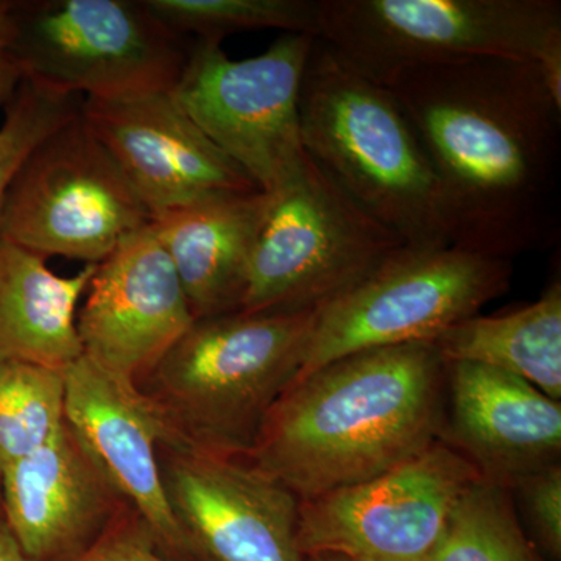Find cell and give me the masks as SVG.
Masks as SVG:
<instances>
[{
    "label": "cell",
    "instance_id": "4316f807",
    "mask_svg": "<svg viewBox=\"0 0 561 561\" xmlns=\"http://www.w3.org/2000/svg\"><path fill=\"white\" fill-rule=\"evenodd\" d=\"M16 3L14 0H0V108L3 110L13 101L22 81L14 54Z\"/></svg>",
    "mask_w": 561,
    "mask_h": 561
},
{
    "label": "cell",
    "instance_id": "ffe728a7",
    "mask_svg": "<svg viewBox=\"0 0 561 561\" xmlns=\"http://www.w3.org/2000/svg\"><path fill=\"white\" fill-rule=\"evenodd\" d=\"M446 364L471 362L537 387L561 400V284L537 301L502 316H474L435 339Z\"/></svg>",
    "mask_w": 561,
    "mask_h": 561
},
{
    "label": "cell",
    "instance_id": "7c38bea8",
    "mask_svg": "<svg viewBox=\"0 0 561 561\" xmlns=\"http://www.w3.org/2000/svg\"><path fill=\"white\" fill-rule=\"evenodd\" d=\"M173 516L198 561H306L298 546L300 500L241 457L160 443Z\"/></svg>",
    "mask_w": 561,
    "mask_h": 561
},
{
    "label": "cell",
    "instance_id": "52a82bcc",
    "mask_svg": "<svg viewBox=\"0 0 561 561\" xmlns=\"http://www.w3.org/2000/svg\"><path fill=\"white\" fill-rule=\"evenodd\" d=\"M190 46L142 0L16 3L14 54L22 80L65 94L113 102L171 92Z\"/></svg>",
    "mask_w": 561,
    "mask_h": 561
},
{
    "label": "cell",
    "instance_id": "5b68a950",
    "mask_svg": "<svg viewBox=\"0 0 561 561\" xmlns=\"http://www.w3.org/2000/svg\"><path fill=\"white\" fill-rule=\"evenodd\" d=\"M319 36L383 83L470 58L540 62L561 47L559 0H319Z\"/></svg>",
    "mask_w": 561,
    "mask_h": 561
},
{
    "label": "cell",
    "instance_id": "ac0fdd59",
    "mask_svg": "<svg viewBox=\"0 0 561 561\" xmlns=\"http://www.w3.org/2000/svg\"><path fill=\"white\" fill-rule=\"evenodd\" d=\"M268 195L224 194L151 220L195 320L241 312Z\"/></svg>",
    "mask_w": 561,
    "mask_h": 561
},
{
    "label": "cell",
    "instance_id": "e0dca14e",
    "mask_svg": "<svg viewBox=\"0 0 561 561\" xmlns=\"http://www.w3.org/2000/svg\"><path fill=\"white\" fill-rule=\"evenodd\" d=\"M66 421L39 451L0 471V513L33 561H68L127 511Z\"/></svg>",
    "mask_w": 561,
    "mask_h": 561
},
{
    "label": "cell",
    "instance_id": "3957f363",
    "mask_svg": "<svg viewBox=\"0 0 561 561\" xmlns=\"http://www.w3.org/2000/svg\"><path fill=\"white\" fill-rule=\"evenodd\" d=\"M317 312H234L195 320L138 383L165 440L247 457L280 394L297 379Z\"/></svg>",
    "mask_w": 561,
    "mask_h": 561
},
{
    "label": "cell",
    "instance_id": "f1b7e54d",
    "mask_svg": "<svg viewBox=\"0 0 561 561\" xmlns=\"http://www.w3.org/2000/svg\"><path fill=\"white\" fill-rule=\"evenodd\" d=\"M306 561H351L346 557L335 556V553H313L306 557Z\"/></svg>",
    "mask_w": 561,
    "mask_h": 561
},
{
    "label": "cell",
    "instance_id": "277c9868",
    "mask_svg": "<svg viewBox=\"0 0 561 561\" xmlns=\"http://www.w3.org/2000/svg\"><path fill=\"white\" fill-rule=\"evenodd\" d=\"M298 110L306 153L373 219L408 247L449 245L430 158L386 84L316 38Z\"/></svg>",
    "mask_w": 561,
    "mask_h": 561
},
{
    "label": "cell",
    "instance_id": "5bb4252c",
    "mask_svg": "<svg viewBox=\"0 0 561 561\" xmlns=\"http://www.w3.org/2000/svg\"><path fill=\"white\" fill-rule=\"evenodd\" d=\"M80 114L151 220L216 195L260 191L181 110L172 92L128 101L83 99Z\"/></svg>",
    "mask_w": 561,
    "mask_h": 561
},
{
    "label": "cell",
    "instance_id": "30bf717a",
    "mask_svg": "<svg viewBox=\"0 0 561 561\" xmlns=\"http://www.w3.org/2000/svg\"><path fill=\"white\" fill-rule=\"evenodd\" d=\"M150 224L149 209L79 113L22 165L7 198L0 238L44 260L99 265Z\"/></svg>",
    "mask_w": 561,
    "mask_h": 561
},
{
    "label": "cell",
    "instance_id": "d4e9b609",
    "mask_svg": "<svg viewBox=\"0 0 561 561\" xmlns=\"http://www.w3.org/2000/svg\"><path fill=\"white\" fill-rule=\"evenodd\" d=\"M512 493L519 497L537 548L552 560L561 559V465H552L516 483Z\"/></svg>",
    "mask_w": 561,
    "mask_h": 561
},
{
    "label": "cell",
    "instance_id": "8fae6325",
    "mask_svg": "<svg viewBox=\"0 0 561 561\" xmlns=\"http://www.w3.org/2000/svg\"><path fill=\"white\" fill-rule=\"evenodd\" d=\"M481 478L445 440L370 481L300 502L302 556L351 561H423L465 491Z\"/></svg>",
    "mask_w": 561,
    "mask_h": 561
},
{
    "label": "cell",
    "instance_id": "9c48e42d",
    "mask_svg": "<svg viewBox=\"0 0 561 561\" xmlns=\"http://www.w3.org/2000/svg\"><path fill=\"white\" fill-rule=\"evenodd\" d=\"M313 41L283 33L245 60L228 57L221 41H191L171 91L181 110L265 194L297 175L308 160L298 105Z\"/></svg>",
    "mask_w": 561,
    "mask_h": 561
},
{
    "label": "cell",
    "instance_id": "484cf974",
    "mask_svg": "<svg viewBox=\"0 0 561 561\" xmlns=\"http://www.w3.org/2000/svg\"><path fill=\"white\" fill-rule=\"evenodd\" d=\"M68 561H179L168 556L149 524L127 508L90 546Z\"/></svg>",
    "mask_w": 561,
    "mask_h": 561
},
{
    "label": "cell",
    "instance_id": "7a4b0ae2",
    "mask_svg": "<svg viewBox=\"0 0 561 561\" xmlns=\"http://www.w3.org/2000/svg\"><path fill=\"white\" fill-rule=\"evenodd\" d=\"M445 416L434 342L359 351L291 382L243 459L311 500L419 456L440 440Z\"/></svg>",
    "mask_w": 561,
    "mask_h": 561
},
{
    "label": "cell",
    "instance_id": "83f0119b",
    "mask_svg": "<svg viewBox=\"0 0 561 561\" xmlns=\"http://www.w3.org/2000/svg\"><path fill=\"white\" fill-rule=\"evenodd\" d=\"M0 561H33L14 537L2 513H0Z\"/></svg>",
    "mask_w": 561,
    "mask_h": 561
},
{
    "label": "cell",
    "instance_id": "2e32d148",
    "mask_svg": "<svg viewBox=\"0 0 561 561\" xmlns=\"http://www.w3.org/2000/svg\"><path fill=\"white\" fill-rule=\"evenodd\" d=\"M442 440L463 454L483 481L512 490L560 463L561 402L511 373L449 362Z\"/></svg>",
    "mask_w": 561,
    "mask_h": 561
},
{
    "label": "cell",
    "instance_id": "4fadbf2b",
    "mask_svg": "<svg viewBox=\"0 0 561 561\" xmlns=\"http://www.w3.org/2000/svg\"><path fill=\"white\" fill-rule=\"evenodd\" d=\"M195 319L153 224L95 267L77 316L83 356L138 386Z\"/></svg>",
    "mask_w": 561,
    "mask_h": 561
},
{
    "label": "cell",
    "instance_id": "cb8c5ba5",
    "mask_svg": "<svg viewBox=\"0 0 561 561\" xmlns=\"http://www.w3.org/2000/svg\"><path fill=\"white\" fill-rule=\"evenodd\" d=\"M83 98L22 80L0 125V227L11 184L32 151L79 116Z\"/></svg>",
    "mask_w": 561,
    "mask_h": 561
},
{
    "label": "cell",
    "instance_id": "9a60e30c",
    "mask_svg": "<svg viewBox=\"0 0 561 561\" xmlns=\"http://www.w3.org/2000/svg\"><path fill=\"white\" fill-rule=\"evenodd\" d=\"M66 421L101 465L131 511L144 519L162 551L198 561L165 496L158 448L160 419L138 387L108 375L81 356L65 370Z\"/></svg>",
    "mask_w": 561,
    "mask_h": 561
},
{
    "label": "cell",
    "instance_id": "d6986e66",
    "mask_svg": "<svg viewBox=\"0 0 561 561\" xmlns=\"http://www.w3.org/2000/svg\"><path fill=\"white\" fill-rule=\"evenodd\" d=\"M95 267L57 275L39 254L0 238V360L57 370L79 360L77 316Z\"/></svg>",
    "mask_w": 561,
    "mask_h": 561
},
{
    "label": "cell",
    "instance_id": "ba28073f",
    "mask_svg": "<svg viewBox=\"0 0 561 561\" xmlns=\"http://www.w3.org/2000/svg\"><path fill=\"white\" fill-rule=\"evenodd\" d=\"M511 278L508 260L454 245L405 247L319 308L297 379L359 351L434 342L504 295Z\"/></svg>",
    "mask_w": 561,
    "mask_h": 561
},
{
    "label": "cell",
    "instance_id": "603a6c76",
    "mask_svg": "<svg viewBox=\"0 0 561 561\" xmlns=\"http://www.w3.org/2000/svg\"><path fill=\"white\" fill-rule=\"evenodd\" d=\"M142 5L190 41H224L264 28L319 36V0H142Z\"/></svg>",
    "mask_w": 561,
    "mask_h": 561
},
{
    "label": "cell",
    "instance_id": "44dd1931",
    "mask_svg": "<svg viewBox=\"0 0 561 561\" xmlns=\"http://www.w3.org/2000/svg\"><path fill=\"white\" fill-rule=\"evenodd\" d=\"M423 561H546L524 530L515 494L479 479L457 502Z\"/></svg>",
    "mask_w": 561,
    "mask_h": 561
},
{
    "label": "cell",
    "instance_id": "8992f818",
    "mask_svg": "<svg viewBox=\"0 0 561 561\" xmlns=\"http://www.w3.org/2000/svg\"><path fill=\"white\" fill-rule=\"evenodd\" d=\"M267 195L241 312L319 309L408 247L309 154L297 175Z\"/></svg>",
    "mask_w": 561,
    "mask_h": 561
},
{
    "label": "cell",
    "instance_id": "6da1fadb",
    "mask_svg": "<svg viewBox=\"0 0 561 561\" xmlns=\"http://www.w3.org/2000/svg\"><path fill=\"white\" fill-rule=\"evenodd\" d=\"M382 84L430 158L449 245L512 261L557 242L561 105L537 62H438Z\"/></svg>",
    "mask_w": 561,
    "mask_h": 561
},
{
    "label": "cell",
    "instance_id": "7402d4cb",
    "mask_svg": "<svg viewBox=\"0 0 561 561\" xmlns=\"http://www.w3.org/2000/svg\"><path fill=\"white\" fill-rule=\"evenodd\" d=\"M65 426V370L0 360V471L39 451Z\"/></svg>",
    "mask_w": 561,
    "mask_h": 561
}]
</instances>
